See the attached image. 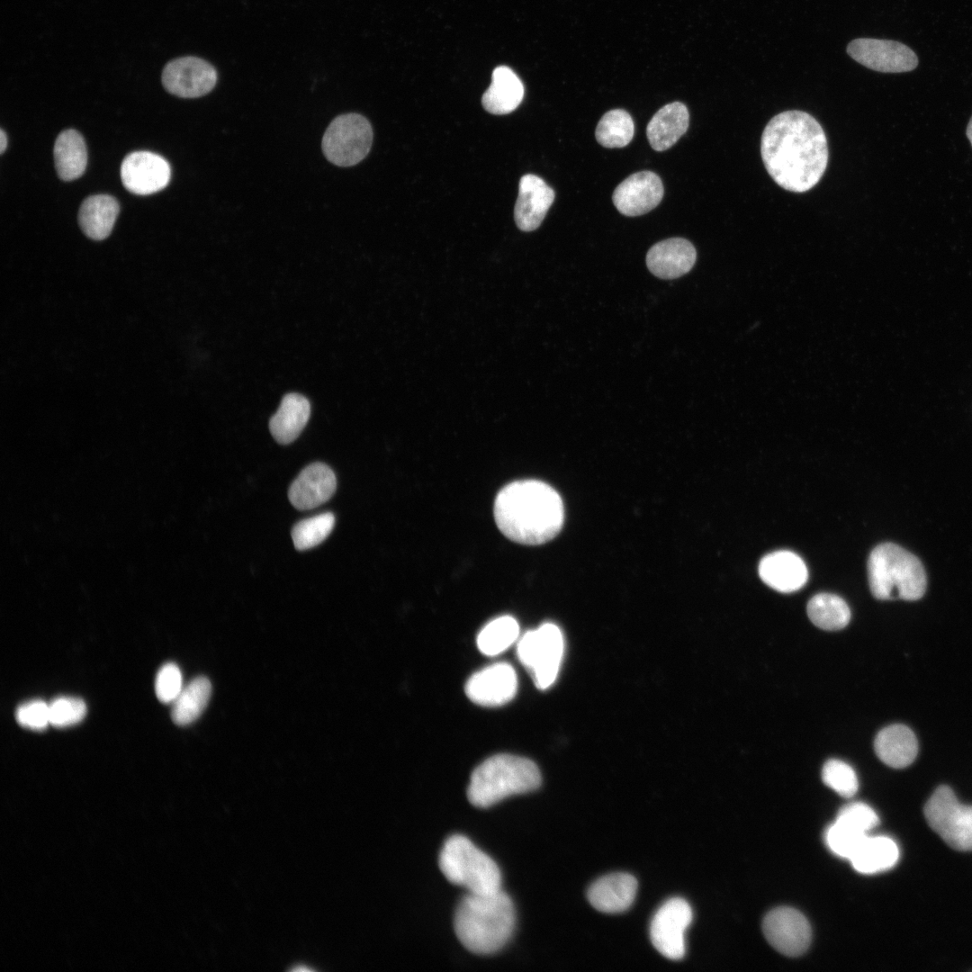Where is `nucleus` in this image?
<instances>
[{"instance_id": "nucleus-1", "label": "nucleus", "mask_w": 972, "mask_h": 972, "mask_svg": "<svg viewBox=\"0 0 972 972\" xmlns=\"http://www.w3.org/2000/svg\"><path fill=\"white\" fill-rule=\"evenodd\" d=\"M760 153L770 177L785 190L804 193L822 178L828 145L820 123L809 113L792 110L775 115L763 130Z\"/></svg>"}, {"instance_id": "nucleus-2", "label": "nucleus", "mask_w": 972, "mask_h": 972, "mask_svg": "<svg viewBox=\"0 0 972 972\" xmlns=\"http://www.w3.org/2000/svg\"><path fill=\"white\" fill-rule=\"evenodd\" d=\"M493 515L509 540L521 544L547 543L561 531L564 508L558 492L536 480L508 483L496 496Z\"/></svg>"}, {"instance_id": "nucleus-3", "label": "nucleus", "mask_w": 972, "mask_h": 972, "mask_svg": "<svg viewBox=\"0 0 972 972\" xmlns=\"http://www.w3.org/2000/svg\"><path fill=\"white\" fill-rule=\"evenodd\" d=\"M454 931L470 951L489 955L501 950L510 939L516 923L511 898L501 889L493 893H468L457 905Z\"/></svg>"}, {"instance_id": "nucleus-4", "label": "nucleus", "mask_w": 972, "mask_h": 972, "mask_svg": "<svg viewBox=\"0 0 972 972\" xmlns=\"http://www.w3.org/2000/svg\"><path fill=\"white\" fill-rule=\"evenodd\" d=\"M868 576L871 593L881 600H917L926 590V573L921 561L893 543L880 544L871 551Z\"/></svg>"}, {"instance_id": "nucleus-5", "label": "nucleus", "mask_w": 972, "mask_h": 972, "mask_svg": "<svg viewBox=\"0 0 972 972\" xmlns=\"http://www.w3.org/2000/svg\"><path fill=\"white\" fill-rule=\"evenodd\" d=\"M541 784L538 767L531 760L494 755L480 764L471 776L467 797L477 807H490L504 798L536 789Z\"/></svg>"}, {"instance_id": "nucleus-6", "label": "nucleus", "mask_w": 972, "mask_h": 972, "mask_svg": "<svg viewBox=\"0 0 972 972\" xmlns=\"http://www.w3.org/2000/svg\"><path fill=\"white\" fill-rule=\"evenodd\" d=\"M438 863L446 879L465 887L468 893L501 889V873L496 862L464 835L454 834L446 841Z\"/></svg>"}, {"instance_id": "nucleus-7", "label": "nucleus", "mask_w": 972, "mask_h": 972, "mask_svg": "<svg viewBox=\"0 0 972 972\" xmlns=\"http://www.w3.org/2000/svg\"><path fill=\"white\" fill-rule=\"evenodd\" d=\"M563 636L557 626L545 623L519 639L518 657L529 670L538 688H549L556 680L563 655Z\"/></svg>"}, {"instance_id": "nucleus-8", "label": "nucleus", "mask_w": 972, "mask_h": 972, "mask_svg": "<svg viewBox=\"0 0 972 972\" xmlns=\"http://www.w3.org/2000/svg\"><path fill=\"white\" fill-rule=\"evenodd\" d=\"M930 827L950 847L972 850V806L961 804L948 786L939 787L924 806Z\"/></svg>"}, {"instance_id": "nucleus-9", "label": "nucleus", "mask_w": 972, "mask_h": 972, "mask_svg": "<svg viewBox=\"0 0 972 972\" xmlns=\"http://www.w3.org/2000/svg\"><path fill=\"white\" fill-rule=\"evenodd\" d=\"M373 135L372 126L363 115H339L330 122L323 135V154L338 166L356 165L369 153Z\"/></svg>"}, {"instance_id": "nucleus-10", "label": "nucleus", "mask_w": 972, "mask_h": 972, "mask_svg": "<svg viewBox=\"0 0 972 972\" xmlns=\"http://www.w3.org/2000/svg\"><path fill=\"white\" fill-rule=\"evenodd\" d=\"M692 917V909L685 899L667 900L651 922L650 938L654 948L667 958H682L686 951L685 932Z\"/></svg>"}, {"instance_id": "nucleus-11", "label": "nucleus", "mask_w": 972, "mask_h": 972, "mask_svg": "<svg viewBox=\"0 0 972 972\" xmlns=\"http://www.w3.org/2000/svg\"><path fill=\"white\" fill-rule=\"evenodd\" d=\"M847 53L864 67L882 73L908 72L918 65L914 50L890 40L859 38L848 44Z\"/></svg>"}, {"instance_id": "nucleus-12", "label": "nucleus", "mask_w": 972, "mask_h": 972, "mask_svg": "<svg viewBox=\"0 0 972 972\" xmlns=\"http://www.w3.org/2000/svg\"><path fill=\"white\" fill-rule=\"evenodd\" d=\"M763 933L769 943L778 952L789 957L803 954L811 942V927L797 910L778 907L764 917Z\"/></svg>"}, {"instance_id": "nucleus-13", "label": "nucleus", "mask_w": 972, "mask_h": 972, "mask_svg": "<svg viewBox=\"0 0 972 972\" xmlns=\"http://www.w3.org/2000/svg\"><path fill=\"white\" fill-rule=\"evenodd\" d=\"M217 78L214 67L197 57L175 58L165 66L162 72V84L166 90L182 98L207 94L214 88Z\"/></svg>"}, {"instance_id": "nucleus-14", "label": "nucleus", "mask_w": 972, "mask_h": 972, "mask_svg": "<svg viewBox=\"0 0 972 972\" xmlns=\"http://www.w3.org/2000/svg\"><path fill=\"white\" fill-rule=\"evenodd\" d=\"M171 169L161 156L149 151H135L125 157L121 166V178L130 193L147 195L164 189L169 183Z\"/></svg>"}, {"instance_id": "nucleus-15", "label": "nucleus", "mask_w": 972, "mask_h": 972, "mask_svg": "<svg viewBox=\"0 0 972 972\" xmlns=\"http://www.w3.org/2000/svg\"><path fill=\"white\" fill-rule=\"evenodd\" d=\"M515 670L505 662L494 663L474 673L465 684L467 697L475 704L498 706L510 701L517 693Z\"/></svg>"}, {"instance_id": "nucleus-16", "label": "nucleus", "mask_w": 972, "mask_h": 972, "mask_svg": "<svg viewBox=\"0 0 972 972\" xmlns=\"http://www.w3.org/2000/svg\"><path fill=\"white\" fill-rule=\"evenodd\" d=\"M663 185L652 171L632 174L614 190L612 201L626 216H639L654 209L663 197Z\"/></svg>"}, {"instance_id": "nucleus-17", "label": "nucleus", "mask_w": 972, "mask_h": 972, "mask_svg": "<svg viewBox=\"0 0 972 972\" xmlns=\"http://www.w3.org/2000/svg\"><path fill=\"white\" fill-rule=\"evenodd\" d=\"M555 197L554 191L539 176L527 174L520 178L514 209L518 228L523 231L536 230L544 220Z\"/></svg>"}, {"instance_id": "nucleus-18", "label": "nucleus", "mask_w": 972, "mask_h": 972, "mask_svg": "<svg viewBox=\"0 0 972 972\" xmlns=\"http://www.w3.org/2000/svg\"><path fill=\"white\" fill-rule=\"evenodd\" d=\"M336 488L334 472L325 464L313 463L305 467L291 484L288 498L297 509H312L328 501Z\"/></svg>"}, {"instance_id": "nucleus-19", "label": "nucleus", "mask_w": 972, "mask_h": 972, "mask_svg": "<svg viewBox=\"0 0 972 972\" xmlns=\"http://www.w3.org/2000/svg\"><path fill=\"white\" fill-rule=\"evenodd\" d=\"M697 259L695 247L688 239L671 238L654 244L647 252L650 272L662 279H675L693 267Z\"/></svg>"}, {"instance_id": "nucleus-20", "label": "nucleus", "mask_w": 972, "mask_h": 972, "mask_svg": "<svg viewBox=\"0 0 972 972\" xmlns=\"http://www.w3.org/2000/svg\"><path fill=\"white\" fill-rule=\"evenodd\" d=\"M759 574L769 587L783 593L800 590L808 578L804 561L790 551L765 555L760 562Z\"/></svg>"}, {"instance_id": "nucleus-21", "label": "nucleus", "mask_w": 972, "mask_h": 972, "mask_svg": "<svg viewBox=\"0 0 972 972\" xmlns=\"http://www.w3.org/2000/svg\"><path fill=\"white\" fill-rule=\"evenodd\" d=\"M637 891L635 878L627 873H613L594 882L588 890L590 904L599 912L621 913L633 904Z\"/></svg>"}, {"instance_id": "nucleus-22", "label": "nucleus", "mask_w": 972, "mask_h": 972, "mask_svg": "<svg viewBox=\"0 0 972 972\" xmlns=\"http://www.w3.org/2000/svg\"><path fill=\"white\" fill-rule=\"evenodd\" d=\"M688 124L689 114L684 104L673 102L662 106L646 128L651 147L656 151L670 148L687 131Z\"/></svg>"}, {"instance_id": "nucleus-23", "label": "nucleus", "mask_w": 972, "mask_h": 972, "mask_svg": "<svg viewBox=\"0 0 972 972\" xmlns=\"http://www.w3.org/2000/svg\"><path fill=\"white\" fill-rule=\"evenodd\" d=\"M874 748L885 764L895 769L909 766L918 752L917 739L913 731L903 724H892L876 736Z\"/></svg>"}, {"instance_id": "nucleus-24", "label": "nucleus", "mask_w": 972, "mask_h": 972, "mask_svg": "<svg viewBox=\"0 0 972 972\" xmlns=\"http://www.w3.org/2000/svg\"><path fill=\"white\" fill-rule=\"evenodd\" d=\"M524 86L515 72L506 66L496 68L491 84L484 92L482 104L492 114H507L513 112L522 102Z\"/></svg>"}, {"instance_id": "nucleus-25", "label": "nucleus", "mask_w": 972, "mask_h": 972, "mask_svg": "<svg viewBox=\"0 0 972 972\" xmlns=\"http://www.w3.org/2000/svg\"><path fill=\"white\" fill-rule=\"evenodd\" d=\"M310 415L309 400L299 393L286 394L271 418L269 429L274 438L282 445L295 440Z\"/></svg>"}, {"instance_id": "nucleus-26", "label": "nucleus", "mask_w": 972, "mask_h": 972, "mask_svg": "<svg viewBox=\"0 0 972 972\" xmlns=\"http://www.w3.org/2000/svg\"><path fill=\"white\" fill-rule=\"evenodd\" d=\"M119 211L120 206L114 197L108 194L91 195L79 208V226L88 238L104 239L112 231Z\"/></svg>"}, {"instance_id": "nucleus-27", "label": "nucleus", "mask_w": 972, "mask_h": 972, "mask_svg": "<svg viewBox=\"0 0 972 972\" xmlns=\"http://www.w3.org/2000/svg\"><path fill=\"white\" fill-rule=\"evenodd\" d=\"M898 859L899 849L894 840L867 835L849 860L858 872L874 874L893 868Z\"/></svg>"}, {"instance_id": "nucleus-28", "label": "nucleus", "mask_w": 972, "mask_h": 972, "mask_svg": "<svg viewBox=\"0 0 972 972\" xmlns=\"http://www.w3.org/2000/svg\"><path fill=\"white\" fill-rule=\"evenodd\" d=\"M58 176L64 181L80 177L87 164V151L82 135L76 130H63L56 139L53 149Z\"/></svg>"}, {"instance_id": "nucleus-29", "label": "nucleus", "mask_w": 972, "mask_h": 972, "mask_svg": "<svg viewBox=\"0 0 972 972\" xmlns=\"http://www.w3.org/2000/svg\"><path fill=\"white\" fill-rule=\"evenodd\" d=\"M211 694L212 684L206 677L192 680L173 702L171 717L174 723L187 725L194 722L206 707Z\"/></svg>"}, {"instance_id": "nucleus-30", "label": "nucleus", "mask_w": 972, "mask_h": 972, "mask_svg": "<svg viewBox=\"0 0 972 972\" xmlns=\"http://www.w3.org/2000/svg\"><path fill=\"white\" fill-rule=\"evenodd\" d=\"M806 611L814 625L827 631L842 629L850 619V610L845 600L831 593L814 595L808 601Z\"/></svg>"}, {"instance_id": "nucleus-31", "label": "nucleus", "mask_w": 972, "mask_h": 972, "mask_svg": "<svg viewBox=\"0 0 972 972\" xmlns=\"http://www.w3.org/2000/svg\"><path fill=\"white\" fill-rule=\"evenodd\" d=\"M519 635V626L511 616H501L488 623L479 633L477 645L488 656H495L513 644Z\"/></svg>"}, {"instance_id": "nucleus-32", "label": "nucleus", "mask_w": 972, "mask_h": 972, "mask_svg": "<svg viewBox=\"0 0 972 972\" xmlns=\"http://www.w3.org/2000/svg\"><path fill=\"white\" fill-rule=\"evenodd\" d=\"M634 124L631 115L625 110L607 112L599 120L595 137L597 141L608 148H623L633 139Z\"/></svg>"}, {"instance_id": "nucleus-33", "label": "nucleus", "mask_w": 972, "mask_h": 972, "mask_svg": "<svg viewBox=\"0 0 972 972\" xmlns=\"http://www.w3.org/2000/svg\"><path fill=\"white\" fill-rule=\"evenodd\" d=\"M335 525L332 513H322L297 523L292 530V538L297 550L312 548L323 542Z\"/></svg>"}, {"instance_id": "nucleus-34", "label": "nucleus", "mask_w": 972, "mask_h": 972, "mask_svg": "<svg viewBox=\"0 0 972 972\" xmlns=\"http://www.w3.org/2000/svg\"><path fill=\"white\" fill-rule=\"evenodd\" d=\"M822 779L824 783L844 797H851L859 788L857 775L854 770L846 762L832 759L827 760L822 769Z\"/></svg>"}, {"instance_id": "nucleus-35", "label": "nucleus", "mask_w": 972, "mask_h": 972, "mask_svg": "<svg viewBox=\"0 0 972 972\" xmlns=\"http://www.w3.org/2000/svg\"><path fill=\"white\" fill-rule=\"evenodd\" d=\"M867 835L835 820L826 830L824 838L827 846L834 854L850 860Z\"/></svg>"}, {"instance_id": "nucleus-36", "label": "nucleus", "mask_w": 972, "mask_h": 972, "mask_svg": "<svg viewBox=\"0 0 972 972\" xmlns=\"http://www.w3.org/2000/svg\"><path fill=\"white\" fill-rule=\"evenodd\" d=\"M50 724L55 727L74 725L84 719L86 703L78 698L59 697L49 704Z\"/></svg>"}, {"instance_id": "nucleus-37", "label": "nucleus", "mask_w": 972, "mask_h": 972, "mask_svg": "<svg viewBox=\"0 0 972 972\" xmlns=\"http://www.w3.org/2000/svg\"><path fill=\"white\" fill-rule=\"evenodd\" d=\"M836 821L865 834L879 823L876 812L867 804L855 802L842 807Z\"/></svg>"}, {"instance_id": "nucleus-38", "label": "nucleus", "mask_w": 972, "mask_h": 972, "mask_svg": "<svg viewBox=\"0 0 972 972\" xmlns=\"http://www.w3.org/2000/svg\"><path fill=\"white\" fill-rule=\"evenodd\" d=\"M183 688V678L180 669L175 663L164 664L158 670L155 680V692L159 701L173 703Z\"/></svg>"}, {"instance_id": "nucleus-39", "label": "nucleus", "mask_w": 972, "mask_h": 972, "mask_svg": "<svg viewBox=\"0 0 972 972\" xmlns=\"http://www.w3.org/2000/svg\"><path fill=\"white\" fill-rule=\"evenodd\" d=\"M15 718L21 726L32 730H43L50 724L49 704L42 700H32L20 705L15 711Z\"/></svg>"}, {"instance_id": "nucleus-40", "label": "nucleus", "mask_w": 972, "mask_h": 972, "mask_svg": "<svg viewBox=\"0 0 972 972\" xmlns=\"http://www.w3.org/2000/svg\"><path fill=\"white\" fill-rule=\"evenodd\" d=\"M7 147V136L3 129L0 130V152L3 154Z\"/></svg>"}, {"instance_id": "nucleus-41", "label": "nucleus", "mask_w": 972, "mask_h": 972, "mask_svg": "<svg viewBox=\"0 0 972 972\" xmlns=\"http://www.w3.org/2000/svg\"><path fill=\"white\" fill-rule=\"evenodd\" d=\"M967 136H968V140H969V141L971 143V146H972V117L970 118V121H969L968 128H967Z\"/></svg>"}]
</instances>
